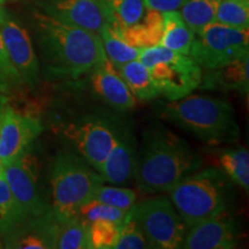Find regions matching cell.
<instances>
[{
    "instance_id": "obj_1",
    "label": "cell",
    "mask_w": 249,
    "mask_h": 249,
    "mask_svg": "<svg viewBox=\"0 0 249 249\" xmlns=\"http://www.w3.org/2000/svg\"><path fill=\"white\" fill-rule=\"evenodd\" d=\"M31 23L51 76L79 79L107 59L97 33L61 22L39 9L31 14Z\"/></svg>"
},
{
    "instance_id": "obj_2",
    "label": "cell",
    "mask_w": 249,
    "mask_h": 249,
    "mask_svg": "<svg viewBox=\"0 0 249 249\" xmlns=\"http://www.w3.org/2000/svg\"><path fill=\"white\" fill-rule=\"evenodd\" d=\"M142 143L134 177L140 188L147 193L170 192L202 165L201 155L165 127L149 128Z\"/></svg>"
},
{
    "instance_id": "obj_3",
    "label": "cell",
    "mask_w": 249,
    "mask_h": 249,
    "mask_svg": "<svg viewBox=\"0 0 249 249\" xmlns=\"http://www.w3.org/2000/svg\"><path fill=\"white\" fill-rule=\"evenodd\" d=\"M160 117L192 133L208 144L235 142L239 124L234 108L226 99L188 95L160 105Z\"/></svg>"
},
{
    "instance_id": "obj_4",
    "label": "cell",
    "mask_w": 249,
    "mask_h": 249,
    "mask_svg": "<svg viewBox=\"0 0 249 249\" xmlns=\"http://www.w3.org/2000/svg\"><path fill=\"white\" fill-rule=\"evenodd\" d=\"M234 186L219 167L196 170L171 189L170 201L186 226H192L229 210Z\"/></svg>"
},
{
    "instance_id": "obj_5",
    "label": "cell",
    "mask_w": 249,
    "mask_h": 249,
    "mask_svg": "<svg viewBox=\"0 0 249 249\" xmlns=\"http://www.w3.org/2000/svg\"><path fill=\"white\" fill-rule=\"evenodd\" d=\"M50 182L51 209L59 224L75 217L83 205L93 200L99 187L104 185L99 172L71 150H60L55 155Z\"/></svg>"
},
{
    "instance_id": "obj_6",
    "label": "cell",
    "mask_w": 249,
    "mask_h": 249,
    "mask_svg": "<svg viewBox=\"0 0 249 249\" xmlns=\"http://www.w3.org/2000/svg\"><path fill=\"white\" fill-rule=\"evenodd\" d=\"M138 59L167 101L186 97L201 85L203 68L191 55L155 45L140 50Z\"/></svg>"
},
{
    "instance_id": "obj_7",
    "label": "cell",
    "mask_w": 249,
    "mask_h": 249,
    "mask_svg": "<svg viewBox=\"0 0 249 249\" xmlns=\"http://www.w3.org/2000/svg\"><path fill=\"white\" fill-rule=\"evenodd\" d=\"M120 121L88 114L65 124L62 135L81 158L99 172L117 140Z\"/></svg>"
},
{
    "instance_id": "obj_8",
    "label": "cell",
    "mask_w": 249,
    "mask_h": 249,
    "mask_svg": "<svg viewBox=\"0 0 249 249\" xmlns=\"http://www.w3.org/2000/svg\"><path fill=\"white\" fill-rule=\"evenodd\" d=\"M128 216L141 227L150 248H182L186 224L170 198L155 197L135 203L128 211Z\"/></svg>"
},
{
    "instance_id": "obj_9",
    "label": "cell",
    "mask_w": 249,
    "mask_h": 249,
    "mask_svg": "<svg viewBox=\"0 0 249 249\" xmlns=\"http://www.w3.org/2000/svg\"><path fill=\"white\" fill-rule=\"evenodd\" d=\"M249 53L248 29L213 23L195 35L189 55L203 70H216Z\"/></svg>"
},
{
    "instance_id": "obj_10",
    "label": "cell",
    "mask_w": 249,
    "mask_h": 249,
    "mask_svg": "<svg viewBox=\"0 0 249 249\" xmlns=\"http://www.w3.org/2000/svg\"><path fill=\"white\" fill-rule=\"evenodd\" d=\"M0 37L23 85L36 88L39 83L38 58L26 28L5 7L4 0H0Z\"/></svg>"
},
{
    "instance_id": "obj_11",
    "label": "cell",
    "mask_w": 249,
    "mask_h": 249,
    "mask_svg": "<svg viewBox=\"0 0 249 249\" xmlns=\"http://www.w3.org/2000/svg\"><path fill=\"white\" fill-rule=\"evenodd\" d=\"M1 172L14 197L20 222L39 217L51 210L43 198L33 165L27 161V155L13 163L1 165Z\"/></svg>"
},
{
    "instance_id": "obj_12",
    "label": "cell",
    "mask_w": 249,
    "mask_h": 249,
    "mask_svg": "<svg viewBox=\"0 0 249 249\" xmlns=\"http://www.w3.org/2000/svg\"><path fill=\"white\" fill-rule=\"evenodd\" d=\"M42 133L36 118L24 116L6 105L0 119V163L7 165L21 160Z\"/></svg>"
},
{
    "instance_id": "obj_13",
    "label": "cell",
    "mask_w": 249,
    "mask_h": 249,
    "mask_svg": "<svg viewBox=\"0 0 249 249\" xmlns=\"http://www.w3.org/2000/svg\"><path fill=\"white\" fill-rule=\"evenodd\" d=\"M182 248L232 249L238 245L240 227L229 211L189 226Z\"/></svg>"
},
{
    "instance_id": "obj_14",
    "label": "cell",
    "mask_w": 249,
    "mask_h": 249,
    "mask_svg": "<svg viewBox=\"0 0 249 249\" xmlns=\"http://www.w3.org/2000/svg\"><path fill=\"white\" fill-rule=\"evenodd\" d=\"M35 5L55 20L93 33L107 24L101 0H35Z\"/></svg>"
},
{
    "instance_id": "obj_15",
    "label": "cell",
    "mask_w": 249,
    "mask_h": 249,
    "mask_svg": "<svg viewBox=\"0 0 249 249\" xmlns=\"http://www.w3.org/2000/svg\"><path fill=\"white\" fill-rule=\"evenodd\" d=\"M60 224L55 219L52 209L39 217L18 222L4 238L5 248L50 249L55 248Z\"/></svg>"
},
{
    "instance_id": "obj_16",
    "label": "cell",
    "mask_w": 249,
    "mask_h": 249,
    "mask_svg": "<svg viewBox=\"0 0 249 249\" xmlns=\"http://www.w3.org/2000/svg\"><path fill=\"white\" fill-rule=\"evenodd\" d=\"M136 163L138 152L135 135L129 126L120 121L117 140L103 164L99 174L104 182L124 185L134 178Z\"/></svg>"
},
{
    "instance_id": "obj_17",
    "label": "cell",
    "mask_w": 249,
    "mask_h": 249,
    "mask_svg": "<svg viewBox=\"0 0 249 249\" xmlns=\"http://www.w3.org/2000/svg\"><path fill=\"white\" fill-rule=\"evenodd\" d=\"M90 87L98 99L114 110L126 112L135 107V97L130 92L119 71L107 59L90 71Z\"/></svg>"
},
{
    "instance_id": "obj_18",
    "label": "cell",
    "mask_w": 249,
    "mask_h": 249,
    "mask_svg": "<svg viewBox=\"0 0 249 249\" xmlns=\"http://www.w3.org/2000/svg\"><path fill=\"white\" fill-rule=\"evenodd\" d=\"M124 43L138 49L160 45L164 31V17L161 12L145 8L140 22L128 27L112 29Z\"/></svg>"
},
{
    "instance_id": "obj_19",
    "label": "cell",
    "mask_w": 249,
    "mask_h": 249,
    "mask_svg": "<svg viewBox=\"0 0 249 249\" xmlns=\"http://www.w3.org/2000/svg\"><path fill=\"white\" fill-rule=\"evenodd\" d=\"M248 55L236 59L226 66L216 70H205L202 74L200 87L204 89L235 90L247 95L249 90Z\"/></svg>"
},
{
    "instance_id": "obj_20",
    "label": "cell",
    "mask_w": 249,
    "mask_h": 249,
    "mask_svg": "<svg viewBox=\"0 0 249 249\" xmlns=\"http://www.w3.org/2000/svg\"><path fill=\"white\" fill-rule=\"evenodd\" d=\"M118 71L135 98L140 101H151L160 95L148 68L139 59L123 65Z\"/></svg>"
},
{
    "instance_id": "obj_21",
    "label": "cell",
    "mask_w": 249,
    "mask_h": 249,
    "mask_svg": "<svg viewBox=\"0 0 249 249\" xmlns=\"http://www.w3.org/2000/svg\"><path fill=\"white\" fill-rule=\"evenodd\" d=\"M163 17L164 31L160 45L189 55L195 34L187 26L179 11L164 12Z\"/></svg>"
},
{
    "instance_id": "obj_22",
    "label": "cell",
    "mask_w": 249,
    "mask_h": 249,
    "mask_svg": "<svg viewBox=\"0 0 249 249\" xmlns=\"http://www.w3.org/2000/svg\"><path fill=\"white\" fill-rule=\"evenodd\" d=\"M107 24L112 29L128 27L142 20L145 7L143 0H101Z\"/></svg>"
},
{
    "instance_id": "obj_23",
    "label": "cell",
    "mask_w": 249,
    "mask_h": 249,
    "mask_svg": "<svg viewBox=\"0 0 249 249\" xmlns=\"http://www.w3.org/2000/svg\"><path fill=\"white\" fill-rule=\"evenodd\" d=\"M220 169L235 185L245 191L249 188V154L242 147L226 148L218 154Z\"/></svg>"
},
{
    "instance_id": "obj_24",
    "label": "cell",
    "mask_w": 249,
    "mask_h": 249,
    "mask_svg": "<svg viewBox=\"0 0 249 249\" xmlns=\"http://www.w3.org/2000/svg\"><path fill=\"white\" fill-rule=\"evenodd\" d=\"M220 0H186L179 8L180 14L187 26L195 35L204 28L214 23L218 4Z\"/></svg>"
},
{
    "instance_id": "obj_25",
    "label": "cell",
    "mask_w": 249,
    "mask_h": 249,
    "mask_svg": "<svg viewBox=\"0 0 249 249\" xmlns=\"http://www.w3.org/2000/svg\"><path fill=\"white\" fill-rule=\"evenodd\" d=\"M55 248L92 249L90 224L79 216L60 224L55 241Z\"/></svg>"
},
{
    "instance_id": "obj_26",
    "label": "cell",
    "mask_w": 249,
    "mask_h": 249,
    "mask_svg": "<svg viewBox=\"0 0 249 249\" xmlns=\"http://www.w3.org/2000/svg\"><path fill=\"white\" fill-rule=\"evenodd\" d=\"M99 36H101L107 58L116 68H119L127 62L139 58L141 49L134 48L124 43L116 35V33L108 24H105L102 28V30L99 31Z\"/></svg>"
},
{
    "instance_id": "obj_27",
    "label": "cell",
    "mask_w": 249,
    "mask_h": 249,
    "mask_svg": "<svg viewBox=\"0 0 249 249\" xmlns=\"http://www.w3.org/2000/svg\"><path fill=\"white\" fill-rule=\"evenodd\" d=\"M214 22L235 29H248L249 0H220Z\"/></svg>"
},
{
    "instance_id": "obj_28",
    "label": "cell",
    "mask_w": 249,
    "mask_h": 249,
    "mask_svg": "<svg viewBox=\"0 0 249 249\" xmlns=\"http://www.w3.org/2000/svg\"><path fill=\"white\" fill-rule=\"evenodd\" d=\"M18 222L20 217L14 197L4 174L0 172V234L4 235Z\"/></svg>"
},
{
    "instance_id": "obj_29",
    "label": "cell",
    "mask_w": 249,
    "mask_h": 249,
    "mask_svg": "<svg viewBox=\"0 0 249 249\" xmlns=\"http://www.w3.org/2000/svg\"><path fill=\"white\" fill-rule=\"evenodd\" d=\"M120 223L98 219L90 223L92 249H114L120 232Z\"/></svg>"
},
{
    "instance_id": "obj_30",
    "label": "cell",
    "mask_w": 249,
    "mask_h": 249,
    "mask_svg": "<svg viewBox=\"0 0 249 249\" xmlns=\"http://www.w3.org/2000/svg\"><path fill=\"white\" fill-rule=\"evenodd\" d=\"M127 213H128V211L111 207V205L102 203V202L93 198L81 208L76 216L81 217L89 224L98 219L111 220V222L121 224L126 219Z\"/></svg>"
},
{
    "instance_id": "obj_31",
    "label": "cell",
    "mask_w": 249,
    "mask_h": 249,
    "mask_svg": "<svg viewBox=\"0 0 249 249\" xmlns=\"http://www.w3.org/2000/svg\"><path fill=\"white\" fill-rule=\"evenodd\" d=\"M93 198L118 209L129 211L136 203L138 195L134 191L127 188L102 185Z\"/></svg>"
},
{
    "instance_id": "obj_32",
    "label": "cell",
    "mask_w": 249,
    "mask_h": 249,
    "mask_svg": "<svg viewBox=\"0 0 249 249\" xmlns=\"http://www.w3.org/2000/svg\"><path fill=\"white\" fill-rule=\"evenodd\" d=\"M150 248L147 238L135 219L128 216L121 223L119 238L114 249H144Z\"/></svg>"
},
{
    "instance_id": "obj_33",
    "label": "cell",
    "mask_w": 249,
    "mask_h": 249,
    "mask_svg": "<svg viewBox=\"0 0 249 249\" xmlns=\"http://www.w3.org/2000/svg\"><path fill=\"white\" fill-rule=\"evenodd\" d=\"M24 85L15 70L0 37V91L11 93L22 88Z\"/></svg>"
},
{
    "instance_id": "obj_34",
    "label": "cell",
    "mask_w": 249,
    "mask_h": 249,
    "mask_svg": "<svg viewBox=\"0 0 249 249\" xmlns=\"http://www.w3.org/2000/svg\"><path fill=\"white\" fill-rule=\"evenodd\" d=\"M185 1L186 0H143V4L145 8L164 13L170 11H179Z\"/></svg>"
},
{
    "instance_id": "obj_35",
    "label": "cell",
    "mask_w": 249,
    "mask_h": 249,
    "mask_svg": "<svg viewBox=\"0 0 249 249\" xmlns=\"http://www.w3.org/2000/svg\"><path fill=\"white\" fill-rule=\"evenodd\" d=\"M6 105H7V101L2 95H0V119H1L2 112H4Z\"/></svg>"
},
{
    "instance_id": "obj_36",
    "label": "cell",
    "mask_w": 249,
    "mask_h": 249,
    "mask_svg": "<svg viewBox=\"0 0 249 249\" xmlns=\"http://www.w3.org/2000/svg\"><path fill=\"white\" fill-rule=\"evenodd\" d=\"M0 172H1V163H0Z\"/></svg>"
},
{
    "instance_id": "obj_37",
    "label": "cell",
    "mask_w": 249,
    "mask_h": 249,
    "mask_svg": "<svg viewBox=\"0 0 249 249\" xmlns=\"http://www.w3.org/2000/svg\"><path fill=\"white\" fill-rule=\"evenodd\" d=\"M2 247V246H1V244H0V248H1Z\"/></svg>"
}]
</instances>
